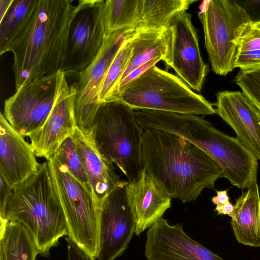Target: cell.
Returning <instances> with one entry per match:
<instances>
[{"label": "cell", "instance_id": "cell-1", "mask_svg": "<svg viewBox=\"0 0 260 260\" xmlns=\"http://www.w3.org/2000/svg\"><path fill=\"white\" fill-rule=\"evenodd\" d=\"M142 159L148 173L171 199L195 201L203 189L223 177L221 169L204 151L182 137L164 131L144 129Z\"/></svg>", "mask_w": 260, "mask_h": 260}, {"label": "cell", "instance_id": "cell-2", "mask_svg": "<svg viewBox=\"0 0 260 260\" xmlns=\"http://www.w3.org/2000/svg\"><path fill=\"white\" fill-rule=\"evenodd\" d=\"M72 0H39L28 26L9 51L14 55L16 90L61 70L76 6Z\"/></svg>", "mask_w": 260, "mask_h": 260}, {"label": "cell", "instance_id": "cell-3", "mask_svg": "<svg viewBox=\"0 0 260 260\" xmlns=\"http://www.w3.org/2000/svg\"><path fill=\"white\" fill-rule=\"evenodd\" d=\"M0 219L23 225L39 254L44 257L49 256L60 238L68 236L66 217L48 160L13 187L10 198L0 209Z\"/></svg>", "mask_w": 260, "mask_h": 260}, {"label": "cell", "instance_id": "cell-4", "mask_svg": "<svg viewBox=\"0 0 260 260\" xmlns=\"http://www.w3.org/2000/svg\"><path fill=\"white\" fill-rule=\"evenodd\" d=\"M143 131L135 110L114 100L101 104L92 124L89 137L95 147L118 167L131 184L136 182L143 170Z\"/></svg>", "mask_w": 260, "mask_h": 260}, {"label": "cell", "instance_id": "cell-5", "mask_svg": "<svg viewBox=\"0 0 260 260\" xmlns=\"http://www.w3.org/2000/svg\"><path fill=\"white\" fill-rule=\"evenodd\" d=\"M168 131L207 153L233 185L244 189L256 182L257 159L237 138L219 131L203 117L178 114L170 122Z\"/></svg>", "mask_w": 260, "mask_h": 260}, {"label": "cell", "instance_id": "cell-6", "mask_svg": "<svg viewBox=\"0 0 260 260\" xmlns=\"http://www.w3.org/2000/svg\"><path fill=\"white\" fill-rule=\"evenodd\" d=\"M111 100L118 101L134 110L196 115L215 113L212 105L203 95L194 92L178 76L156 65L127 84Z\"/></svg>", "mask_w": 260, "mask_h": 260}, {"label": "cell", "instance_id": "cell-7", "mask_svg": "<svg viewBox=\"0 0 260 260\" xmlns=\"http://www.w3.org/2000/svg\"><path fill=\"white\" fill-rule=\"evenodd\" d=\"M198 15L213 71L220 76L232 72L240 38L250 19L243 9L231 0H205Z\"/></svg>", "mask_w": 260, "mask_h": 260}, {"label": "cell", "instance_id": "cell-8", "mask_svg": "<svg viewBox=\"0 0 260 260\" xmlns=\"http://www.w3.org/2000/svg\"><path fill=\"white\" fill-rule=\"evenodd\" d=\"M48 161L66 217L68 236L90 260H95L100 250L99 206L93 193L56 159Z\"/></svg>", "mask_w": 260, "mask_h": 260}, {"label": "cell", "instance_id": "cell-9", "mask_svg": "<svg viewBox=\"0 0 260 260\" xmlns=\"http://www.w3.org/2000/svg\"><path fill=\"white\" fill-rule=\"evenodd\" d=\"M104 0H80L70 25L61 71L81 72L100 52L107 37Z\"/></svg>", "mask_w": 260, "mask_h": 260}, {"label": "cell", "instance_id": "cell-10", "mask_svg": "<svg viewBox=\"0 0 260 260\" xmlns=\"http://www.w3.org/2000/svg\"><path fill=\"white\" fill-rule=\"evenodd\" d=\"M61 70L22 85L5 100L4 116L24 137L40 128L53 108Z\"/></svg>", "mask_w": 260, "mask_h": 260}, {"label": "cell", "instance_id": "cell-11", "mask_svg": "<svg viewBox=\"0 0 260 260\" xmlns=\"http://www.w3.org/2000/svg\"><path fill=\"white\" fill-rule=\"evenodd\" d=\"M127 29L108 35L99 54L85 69L79 73L74 84V114L76 127L89 136L92 124L101 105L99 98L106 74L125 40Z\"/></svg>", "mask_w": 260, "mask_h": 260}, {"label": "cell", "instance_id": "cell-12", "mask_svg": "<svg viewBox=\"0 0 260 260\" xmlns=\"http://www.w3.org/2000/svg\"><path fill=\"white\" fill-rule=\"evenodd\" d=\"M128 181H120L99 207L100 250L98 260H115L127 248L136 230L129 203Z\"/></svg>", "mask_w": 260, "mask_h": 260}, {"label": "cell", "instance_id": "cell-13", "mask_svg": "<svg viewBox=\"0 0 260 260\" xmlns=\"http://www.w3.org/2000/svg\"><path fill=\"white\" fill-rule=\"evenodd\" d=\"M74 85L69 86L61 70L55 100L47 120L39 129L27 136L36 155L48 160L61 144L72 136L76 127L74 114Z\"/></svg>", "mask_w": 260, "mask_h": 260}, {"label": "cell", "instance_id": "cell-14", "mask_svg": "<svg viewBox=\"0 0 260 260\" xmlns=\"http://www.w3.org/2000/svg\"><path fill=\"white\" fill-rule=\"evenodd\" d=\"M170 27L172 31L170 67L191 89L200 92L208 73L199 47L197 32L186 12L177 14Z\"/></svg>", "mask_w": 260, "mask_h": 260}, {"label": "cell", "instance_id": "cell-15", "mask_svg": "<svg viewBox=\"0 0 260 260\" xmlns=\"http://www.w3.org/2000/svg\"><path fill=\"white\" fill-rule=\"evenodd\" d=\"M147 260H223L190 237L181 224L160 218L146 232Z\"/></svg>", "mask_w": 260, "mask_h": 260}, {"label": "cell", "instance_id": "cell-16", "mask_svg": "<svg viewBox=\"0 0 260 260\" xmlns=\"http://www.w3.org/2000/svg\"><path fill=\"white\" fill-rule=\"evenodd\" d=\"M215 113L235 131L237 138L260 160V112L242 91L216 94Z\"/></svg>", "mask_w": 260, "mask_h": 260}, {"label": "cell", "instance_id": "cell-17", "mask_svg": "<svg viewBox=\"0 0 260 260\" xmlns=\"http://www.w3.org/2000/svg\"><path fill=\"white\" fill-rule=\"evenodd\" d=\"M40 164L24 137L0 114V174L14 187L36 173Z\"/></svg>", "mask_w": 260, "mask_h": 260}, {"label": "cell", "instance_id": "cell-18", "mask_svg": "<svg viewBox=\"0 0 260 260\" xmlns=\"http://www.w3.org/2000/svg\"><path fill=\"white\" fill-rule=\"evenodd\" d=\"M127 192L135 218L137 236L162 217L171 206V198L144 168L136 182L129 183Z\"/></svg>", "mask_w": 260, "mask_h": 260}, {"label": "cell", "instance_id": "cell-19", "mask_svg": "<svg viewBox=\"0 0 260 260\" xmlns=\"http://www.w3.org/2000/svg\"><path fill=\"white\" fill-rule=\"evenodd\" d=\"M82 161L93 194L99 205L120 181L113 164L105 159L93 145L89 136L76 127L72 135Z\"/></svg>", "mask_w": 260, "mask_h": 260}, {"label": "cell", "instance_id": "cell-20", "mask_svg": "<svg viewBox=\"0 0 260 260\" xmlns=\"http://www.w3.org/2000/svg\"><path fill=\"white\" fill-rule=\"evenodd\" d=\"M231 218L232 228L239 243L260 247V195L256 182L237 199Z\"/></svg>", "mask_w": 260, "mask_h": 260}, {"label": "cell", "instance_id": "cell-21", "mask_svg": "<svg viewBox=\"0 0 260 260\" xmlns=\"http://www.w3.org/2000/svg\"><path fill=\"white\" fill-rule=\"evenodd\" d=\"M133 31L131 57L119 83L134 70L153 59L159 58L168 67L170 66L172 36L170 26L161 31Z\"/></svg>", "mask_w": 260, "mask_h": 260}, {"label": "cell", "instance_id": "cell-22", "mask_svg": "<svg viewBox=\"0 0 260 260\" xmlns=\"http://www.w3.org/2000/svg\"><path fill=\"white\" fill-rule=\"evenodd\" d=\"M196 0H142L140 14L131 29L137 32L161 31L168 28L174 17L186 12Z\"/></svg>", "mask_w": 260, "mask_h": 260}, {"label": "cell", "instance_id": "cell-23", "mask_svg": "<svg viewBox=\"0 0 260 260\" xmlns=\"http://www.w3.org/2000/svg\"><path fill=\"white\" fill-rule=\"evenodd\" d=\"M0 260H36L38 250L21 224L1 220Z\"/></svg>", "mask_w": 260, "mask_h": 260}, {"label": "cell", "instance_id": "cell-24", "mask_svg": "<svg viewBox=\"0 0 260 260\" xmlns=\"http://www.w3.org/2000/svg\"><path fill=\"white\" fill-rule=\"evenodd\" d=\"M39 0H14L0 21V54L8 52L31 20Z\"/></svg>", "mask_w": 260, "mask_h": 260}, {"label": "cell", "instance_id": "cell-25", "mask_svg": "<svg viewBox=\"0 0 260 260\" xmlns=\"http://www.w3.org/2000/svg\"><path fill=\"white\" fill-rule=\"evenodd\" d=\"M142 0H107L105 23L107 37L114 32L133 28L141 11Z\"/></svg>", "mask_w": 260, "mask_h": 260}, {"label": "cell", "instance_id": "cell-26", "mask_svg": "<svg viewBox=\"0 0 260 260\" xmlns=\"http://www.w3.org/2000/svg\"><path fill=\"white\" fill-rule=\"evenodd\" d=\"M127 34L103 82L99 94L100 104L109 101L115 94L121 78L126 68L132 52L131 38L133 31L127 29Z\"/></svg>", "mask_w": 260, "mask_h": 260}, {"label": "cell", "instance_id": "cell-27", "mask_svg": "<svg viewBox=\"0 0 260 260\" xmlns=\"http://www.w3.org/2000/svg\"><path fill=\"white\" fill-rule=\"evenodd\" d=\"M260 67V21L250 22L240 38L234 67L240 70Z\"/></svg>", "mask_w": 260, "mask_h": 260}, {"label": "cell", "instance_id": "cell-28", "mask_svg": "<svg viewBox=\"0 0 260 260\" xmlns=\"http://www.w3.org/2000/svg\"><path fill=\"white\" fill-rule=\"evenodd\" d=\"M52 158L63 165L71 174L88 190L92 191L76 142L72 136L67 138L61 144Z\"/></svg>", "mask_w": 260, "mask_h": 260}, {"label": "cell", "instance_id": "cell-29", "mask_svg": "<svg viewBox=\"0 0 260 260\" xmlns=\"http://www.w3.org/2000/svg\"><path fill=\"white\" fill-rule=\"evenodd\" d=\"M235 82L260 112V67L240 70Z\"/></svg>", "mask_w": 260, "mask_h": 260}, {"label": "cell", "instance_id": "cell-30", "mask_svg": "<svg viewBox=\"0 0 260 260\" xmlns=\"http://www.w3.org/2000/svg\"><path fill=\"white\" fill-rule=\"evenodd\" d=\"M160 60H161V59L159 58L153 59L132 71L123 80H122L119 83L118 85L116 93L113 95V96H115L127 84L136 79L139 75L145 72L151 67L156 65V64Z\"/></svg>", "mask_w": 260, "mask_h": 260}, {"label": "cell", "instance_id": "cell-31", "mask_svg": "<svg viewBox=\"0 0 260 260\" xmlns=\"http://www.w3.org/2000/svg\"><path fill=\"white\" fill-rule=\"evenodd\" d=\"M236 2L243 9L250 22L260 21V1H241Z\"/></svg>", "mask_w": 260, "mask_h": 260}, {"label": "cell", "instance_id": "cell-32", "mask_svg": "<svg viewBox=\"0 0 260 260\" xmlns=\"http://www.w3.org/2000/svg\"><path fill=\"white\" fill-rule=\"evenodd\" d=\"M65 240L67 243L68 260H90L87 255L68 236Z\"/></svg>", "mask_w": 260, "mask_h": 260}, {"label": "cell", "instance_id": "cell-33", "mask_svg": "<svg viewBox=\"0 0 260 260\" xmlns=\"http://www.w3.org/2000/svg\"><path fill=\"white\" fill-rule=\"evenodd\" d=\"M0 209L3 208L12 196L13 187L0 174Z\"/></svg>", "mask_w": 260, "mask_h": 260}, {"label": "cell", "instance_id": "cell-34", "mask_svg": "<svg viewBox=\"0 0 260 260\" xmlns=\"http://www.w3.org/2000/svg\"><path fill=\"white\" fill-rule=\"evenodd\" d=\"M217 195L212 198V202L216 205H222L228 203L230 197L228 194V190H216Z\"/></svg>", "mask_w": 260, "mask_h": 260}, {"label": "cell", "instance_id": "cell-35", "mask_svg": "<svg viewBox=\"0 0 260 260\" xmlns=\"http://www.w3.org/2000/svg\"><path fill=\"white\" fill-rule=\"evenodd\" d=\"M215 210L218 215H228L232 217L233 215L234 205L229 202L224 204L216 205Z\"/></svg>", "mask_w": 260, "mask_h": 260}, {"label": "cell", "instance_id": "cell-36", "mask_svg": "<svg viewBox=\"0 0 260 260\" xmlns=\"http://www.w3.org/2000/svg\"><path fill=\"white\" fill-rule=\"evenodd\" d=\"M14 0H0V21L4 17Z\"/></svg>", "mask_w": 260, "mask_h": 260}]
</instances>
